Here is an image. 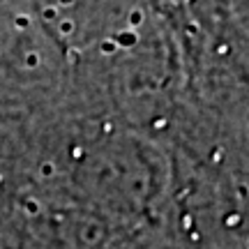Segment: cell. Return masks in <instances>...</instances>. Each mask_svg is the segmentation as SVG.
<instances>
[{
	"label": "cell",
	"instance_id": "obj_1",
	"mask_svg": "<svg viewBox=\"0 0 249 249\" xmlns=\"http://www.w3.org/2000/svg\"><path fill=\"white\" fill-rule=\"evenodd\" d=\"M81 187L99 205L118 214H139L160 198L161 169L150 145L134 134H102L88 145H79Z\"/></svg>",
	"mask_w": 249,
	"mask_h": 249
}]
</instances>
